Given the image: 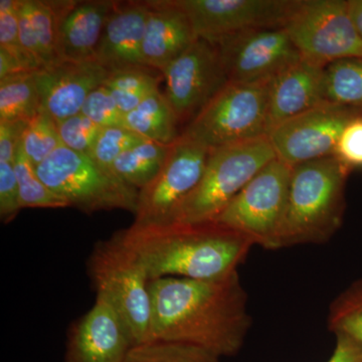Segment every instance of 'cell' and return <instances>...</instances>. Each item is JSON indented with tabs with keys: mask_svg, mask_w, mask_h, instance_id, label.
Instances as JSON below:
<instances>
[{
	"mask_svg": "<svg viewBox=\"0 0 362 362\" xmlns=\"http://www.w3.org/2000/svg\"><path fill=\"white\" fill-rule=\"evenodd\" d=\"M209 152L206 147L180 134L171 144L158 175L139 190L134 223H171L181 202L201 181Z\"/></svg>",
	"mask_w": 362,
	"mask_h": 362,
	"instance_id": "obj_10",
	"label": "cell"
},
{
	"mask_svg": "<svg viewBox=\"0 0 362 362\" xmlns=\"http://www.w3.org/2000/svg\"><path fill=\"white\" fill-rule=\"evenodd\" d=\"M327 362H362V346L342 335L337 337V346Z\"/></svg>",
	"mask_w": 362,
	"mask_h": 362,
	"instance_id": "obj_38",
	"label": "cell"
},
{
	"mask_svg": "<svg viewBox=\"0 0 362 362\" xmlns=\"http://www.w3.org/2000/svg\"><path fill=\"white\" fill-rule=\"evenodd\" d=\"M333 156L351 170L362 168V117L347 124L338 139Z\"/></svg>",
	"mask_w": 362,
	"mask_h": 362,
	"instance_id": "obj_36",
	"label": "cell"
},
{
	"mask_svg": "<svg viewBox=\"0 0 362 362\" xmlns=\"http://www.w3.org/2000/svg\"><path fill=\"white\" fill-rule=\"evenodd\" d=\"M328 329L362 346V278L352 283L331 303Z\"/></svg>",
	"mask_w": 362,
	"mask_h": 362,
	"instance_id": "obj_27",
	"label": "cell"
},
{
	"mask_svg": "<svg viewBox=\"0 0 362 362\" xmlns=\"http://www.w3.org/2000/svg\"><path fill=\"white\" fill-rule=\"evenodd\" d=\"M23 209L13 162L0 161V220L9 223Z\"/></svg>",
	"mask_w": 362,
	"mask_h": 362,
	"instance_id": "obj_35",
	"label": "cell"
},
{
	"mask_svg": "<svg viewBox=\"0 0 362 362\" xmlns=\"http://www.w3.org/2000/svg\"><path fill=\"white\" fill-rule=\"evenodd\" d=\"M347 9L352 25L362 40V0H347Z\"/></svg>",
	"mask_w": 362,
	"mask_h": 362,
	"instance_id": "obj_40",
	"label": "cell"
},
{
	"mask_svg": "<svg viewBox=\"0 0 362 362\" xmlns=\"http://www.w3.org/2000/svg\"><path fill=\"white\" fill-rule=\"evenodd\" d=\"M115 1H76L62 20L59 54L62 62H96L98 47Z\"/></svg>",
	"mask_w": 362,
	"mask_h": 362,
	"instance_id": "obj_20",
	"label": "cell"
},
{
	"mask_svg": "<svg viewBox=\"0 0 362 362\" xmlns=\"http://www.w3.org/2000/svg\"><path fill=\"white\" fill-rule=\"evenodd\" d=\"M177 122L168 97L159 89L124 117L126 128L149 141L166 145L173 144L180 137Z\"/></svg>",
	"mask_w": 362,
	"mask_h": 362,
	"instance_id": "obj_21",
	"label": "cell"
},
{
	"mask_svg": "<svg viewBox=\"0 0 362 362\" xmlns=\"http://www.w3.org/2000/svg\"><path fill=\"white\" fill-rule=\"evenodd\" d=\"M81 112L101 128L125 127V115L117 106L111 93L104 86L90 93Z\"/></svg>",
	"mask_w": 362,
	"mask_h": 362,
	"instance_id": "obj_34",
	"label": "cell"
},
{
	"mask_svg": "<svg viewBox=\"0 0 362 362\" xmlns=\"http://www.w3.org/2000/svg\"><path fill=\"white\" fill-rule=\"evenodd\" d=\"M28 121L0 122V161L13 162L28 125Z\"/></svg>",
	"mask_w": 362,
	"mask_h": 362,
	"instance_id": "obj_37",
	"label": "cell"
},
{
	"mask_svg": "<svg viewBox=\"0 0 362 362\" xmlns=\"http://www.w3.org/2000/svg\"><path fill=\"white\" fill-rule=\"evenodd\" d=\"M294 0H176L197 39L218 44L247 30L282 28Z\"/></svg>",
	"mask_w": 362,
	"mask_h": 362,
	"instance_id": "obj_14",
	"label": "cell"
},
{
	"mask_svg": "<svg viewBox=\"0 0 362 362\" xmlns=\"http://www.w3.org/2000/svg\"><path fill=\"white\" fill-rule=\"evenodd\" d=\"M351 171L335 156L292 168L285 211L272 250L329 240L342 225L345 187Z\"/></svg>",
	"mask_w": 362,
	"mask_h": 362,
	"instance_id": "obj_3",
	"label": "cell"
},
{
	"mask_svg": "<svg viewBox=\"0 0 362 362\" xmlns=\"http://www.w3.org/2000/svg\"><path fill=\"white\" fill-rule=\"evenodd\" d=\"M282 28L301 58L315 65L362 58V40L350 20L347 0H294Z\"/></svg>",
	"mask_w": 362,
	"mask_h": 362,
	"instance_id": "obj_8",
	"label": "cell"
},
{
	"mask_svg": "<svg viewBox=\"0 0 362 362\" xmlns=\"http://www.w3.org/2000/svg\"><path fill=\"white\" fill-rule=\"evenodd\" d=\"M149 70L151 69L133 68L109 71L103 86L111 93L124 115L158 90L160 78L152 75Z\"/></svg>",
	"mask_w": 362,
	"mask_h": 362,
	"instance_id": "obj_26",
	"label": "cell"
},
{
	"mask_svg": "<svg viewBox=\"0 0 362 362\" xmlns=\"http://www.w3.org/2000/svg\"><path fill=\"white\" fill-rule=\"evenodd\" d=\"M20 0H0V49L11 54L30 73L44 69L21 45L18 30Z\"/></svg>",
	"mask_w": 362,
	"mask_h": 362,
	"instance_id": "obj_31",
	"label": "cell"
},
{
	"mask_svg": "<svg viewBox=\"0 0 362 362\" xmlns=\"http://www.w3.org/2000/svg\"><path fill=\"white\" fill-rule=\"evenodd\" d=\"M87 272L96 298L113 309L132 344L149 341L152 303L148 273L124 244L120 232L95 245Z\"/></svg>",
	"mask_w": 362,
	"mask_h": 362,
	"instance_id": "obj_4",
	"label": "cell"
},
{
	"mask_svg": "<svg viewBox=\"0 0 362 362\" xmlns=\"http://www.w3.org/2000/svg\"><path fill=\"white\" fill-rule=\"evenodd\" d=\"M275 158L269 137L209 152L201 181L181 202L171 223L214 221L240 190Z\"/></svg>",
	"mask_w": 362,
	"mask_h": 362,
	"instance_id": "obj_5",
	"label": "cell"
},
{
	"mask_svg": "<svg viewBox=\"0 0 362 362\" xmlns=\"http://www.w3.org/2000/svg\"><path fill=\"white\" fill-rule=\"evenodd\" d=\"M271 82H228L192 119L182 135L209 151L268 137Z\"/></svg>",
	"mask_w": 362,
	"mask_h": 362,
	"instance_id": "obj_7",
	"label": "cell"
},
{
	"mask_svg": "<svg viewBox=\"0 0 362 362\" xmlns=\"http://www.w3.org/2000/svg\"><path fill=\"white\" fill-rule=\"evenodd\" d=\"M23 152L35 168L63 145L58 126L49 113L40 109L28 123L21 139Z\"/></svg>",
	"mask_w": 362,
	"mask_h": 362,
	"instance_id": "obj_30",
	"label": "cell"
},
{
	"mask_svg": "<svg viewBox=\"0 0 362 362\" xmlns=\"http://www.w3.org/2000/svg\"><path fill=\"white\" fill-rule=\"evenodd\" d=\"M145 140L126 127L102 128L90 156L112 171V166L119 156Z\"/></svg>",
	"mask_w": 362,
	"mask_h": 362,
	"instance_id": "obj_32",
	"label": "cell"
},
{
	"mask_svg": "<svg viewBox=\"0 0 362 362\" xmlns=\"http://www.w3.org/2000/svg\"><path fill=\"white\" fill-rule=\"evenodd\" d=\"M75 2L26 0L44 68L62 62L59 54V28L64 16Z\"/></svg>",
	"mask_w": 362,
	"mask_h": 362,
	"instance_id": "obj_23",
	"label": "cell"
},
{
	"mask_svg": "<svg viewBox=\"0 0 362 362\" xmlns=\"http://www.w3.org/2000/svg\"><path fill=\"white\" fill-rule=\"evenodd\" d=\"M324 99L362 111V58L342 59L325 66Z\"/></svg>",
	"mask_w": 362,
	"mask_h": 362,
	"instance_id": "obj_25",
	"label": "cell"
},
{
	"mask_svg": "<svg viewBox=\"0 0 362 362\" xmlns=\"http://www.w3.org/2000/svg\"><path fill=\"white\" fill-rule=\"evenodd\" d=\"M30 73L20 62L4 49H0V80L18 74Z\"/></svg>",
	"mask_w": 362,
	"mask_h": 362,
	"instance_id": "obj_39",
	"label": "cell"
},
{
	"mask_svg": "<svg viewBox=\"0 0 362 362\" xmlns=\"http://www.w3.org/2000/svg\"><path fill=\"white\" fill-rule=\"evenodd\" d=\"M132 345L113 309L96 298L92 308L70 326L64 362H125Z\"/></svg>",
	"mask_w": 362,
	"mask_h": 362,
	"instance_id": "obj_15",
	"label": "cell"
},
{
	"mask_svg": "<svg viewBox=\"0 0 362 362\" xmlns=\"http://www.w3.org/2000/svg\"><path fill=\"white\" fill-rule=\"evenodd\" d=\"M35 73L18 74L0 80V122H30L37 115L40 99Z\"/></svg>",
	"mask_w": 362,
	"mask_h": 362,
	"instance_id": "obj_24",
	"label": "cell"
},
{
	"mask_svg": "<svg viewBox=\"0 0 362 362\" xmlns=\"http://www.w3.org/2000/svg\"><path fill=\"white\" fill-rule=\"evenodd\" d=\"M125 362H221L206 350L183 343L149 340L132 345Z\"/></svg>",
	"mask_w": 362,
	"mask_h": 362,
	"instance_id": "obj_29",
	"label": "cell"
},
{
	"mask_svg": "<svg viewBox=\"0 0 362 362\" xmlns=\"http://www.w3.org/2000/svg\"><path fill=\"white\" fill-rule=\"evenodd\" d=\"M150 340L183 343L214 356L239 354L252 325L239 271L216 280L150 281Z\"/></svg>",
	"mask_w": 362,
	"mask_h": 362,
	"instance_id": "obj_1",
	"label": "cell"
},
{
	"mask_svg": "<svg viewBox=\"0 0 362 362\" xmlns=\"http://www.w3.org/2000/svg\"><path fill=\"white\" fill-rule=\"evenodd\" d=\"M292 168L274 159L243 188L214 221L273 249L284 214Z\"/></svg>",
	"mask_w": 362,
	"mask_h": 362,
	"instance_id": "obj_9",
	"label": "cell"
},
{
	"mask_svg": "<svg viewBox=\"0 0 362 362\" xmlns=\"http://www.w3.org/2000/svg\"><path fill=\"white\" fill-rule=\"evenodd\" d=\"M64 146L90 156L102 128L81 112L57 122Z\"/></svg>",
	"mask_w": 362,
	"mask_h": 362,
	"instance_id": "obj_33",
	"label": "cell"
},
{
	"mask_svg": "<svg viewBox=\"0 0 362 362\" xmlns=\"http://www.w3.org/2000/svg\"><path fill=\"white\" fill-rule=\"evenodd\" d=\"M178 121L194 118L228 83L216 45L197 39L161 71Z\"/></svg>",
	"mask_w": 362,
	"mask_h": 362,
	"instance_id": "obj_13",
	"label": "cell"
},
{
	"mask_svg": "<svg viewBox=\"0 0 362 362\" xmlns=\"http://www.w3.org/2000/svg\"><path fill=\"white\" fill-rule=\"evenodd\" d=\"M149 11L146 1L116 2L98 47L97 63L109 71L147 68L142 45Z\"/></svg>",
	"mask_w": 362,
	"mask_h": 362,
	"instance_id": "obj_17",
	"label": "cell"
},
{
	"mask_svg": "<svg viewBox=\"0 0 362 362\" xmlns=\"http://www.w3.org/2000/svg\"><path fill=\"white\" fill-rule=\"evenodd\" d=\"M324 69L325 66L301 59L272 80L269 94V134L285 121L326 102Z\"/></svg>",
	"mask_w": 362,
	"mask_h": 362,
	"instance_id": "obj_19",
	"label": "cell"
},
{
	"mask_svg": "<svg viewBox=\"0 0 362 362\" xmlns=\"http://www.w3.org/2000/svg\"><path fill=\"white\" fill-rule=\"evenodd\" d=\"M362 111L323 102L285 121L269 134L279 160L294 168L299 164L333 156L347 124Z\"/></svg>",
	"mask_w": 362,
	"mask_h": 362,
	"instance_id": "obj_11",
	"label": "cell"
},
{
	"mask_svg": "<svg viewBox=\"0 0 362 362\" xmlns=\"http://www.w3.org/2000/svg\"><path fill=\"white\" fill-rule=\"evenodd\" d=\"M146 4L150 11L143 40V59L147 68L162 71L197 37L187 14L176 0Z\"/></svg>",
	"mask_w": 362,
	"mask_h": 362,
	"instance_id": "obj_18",
	"label": "cell"
},
{
	"mask_svg": "<svg viewBox=\"0 0 362 362\" xmlns=\"http://www.w3.org/2000/svg\"><path fill=\"white\" fill-rule=\"evenodd\" d=\"M14 170L20 188L21 204L23 209H64L68 202L52 192L40 180L35 166L23 152L21 142L16 150L13 160Z\"/></svg>",
	"mask_w": 362,
	"mask_h": 362,
	"instance_id": "obj_28",
	"label": "cell"
},
{
	"mask_svg": "<svg viewBox=\"0 0 362 362\" xmlns=\"http://www.w3.org/2000/svg\"><path fill=\"white\" fill-rule=\"evenodd\" d=\"M230 83L271 82L281 71L301 59L283 28L235 33L214 45Z\"/></svg>",
	"mask_w": 362,
	"mask_h": 362,
	"instance_id": "obj_12",
	"label": "cell"
},
{
	"mask_svg": "<svg viewBox=\"0 0 362 362\" xmlns=\"http://www.w3.org/2000/svg\"><path fill=\"white\" fill-rule=\"evenodd\" d=\"M109 71L97 62H61L35 71L40 109L56 122L81 113L86 99L103 86Z\"/></svg>",
	"mask_w": 362,
	"mask_h": 362,
	"instance_id": "obj_16",
	"label": "cell"
},
{
	"mask_svg": "<svg viewBox=\"0 0 362 362\" xmlns=\"http://www.w3.org/2000/svg\"><path fill=\"white\" fill-rule=\"evenodd\" d=\"M170 146L171 144L145 140L119 156L112 166V171L124 182L136 189H142L161 170Z\"/></svg>",
	"mask_w": 362,
	"mask_h": 362,
	"instance_id": "obj_22",
	"label": "cell"
},
{
	"mask_svg": "<svg viewBox=\"0 0 362 362\" xmlns=\"http://www.w3.org/2000/svg\"><path fill=\"white\" fill-rule=\"evenodd\" d=\"M124 244L141 261L150 281L160 278L216 280L239 271L254 243L216 221L132 223L120 230Z\"/></svg>",
	"mask_w": 362,
	"mask_h": 362,
	"instance_id": "obj_2",
	"label": "cell"
},
{
	"mask_svg": "<svg viewBox=\"0 0 362 362\" xmlns=\"http://www.w3.org/2000/svg\"><path fill=\"white\" fill-rule=\"evenodd\" d=\"M52 192L86 214L122 209L135 214L139 190L90 156L59 146L35 168Z\"/></svg>",
	"mask_w": 362,
	"mask_h": 362,
	"instance_id": "obj_6",
	"label": "cell"
}]
</instances>
